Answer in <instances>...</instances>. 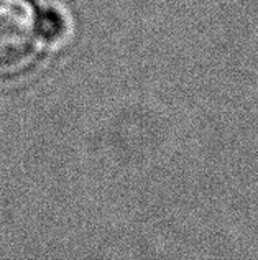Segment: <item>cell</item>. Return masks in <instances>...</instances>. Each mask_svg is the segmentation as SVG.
Masks as SVG:
<instances>
[{
  "label": "cell",
  "mask_w": 258,
  "mask_h": 260,
  "mask_svg": "<svg viewBox=\"0 0 258 260\" xmlns=\"http://www.w3.org/2000/svg\"><path fill=\"white\" fill-rule=\"evenodd\" d=\"M67 31V22L63 17V13L48 9L40 12V35L46 43H56L63 40Z\"/></svg>",
  "instance_id": "2"
},
{
  "label": "cell",
  "mask_w": 258,
  "mask_h": 260,
  "mask_svg": "<svg viewBox=\"0 0 258 260\" xmlns=\"http://www.w3.org/2000/svg\"><path fill=\"white\" fill-rule=\"evenodd\" d=\"M40 42V10L35 2L0 0V71L25 64Z\"/></svg>",
  "instance_id": "1"
}]
</instances>
